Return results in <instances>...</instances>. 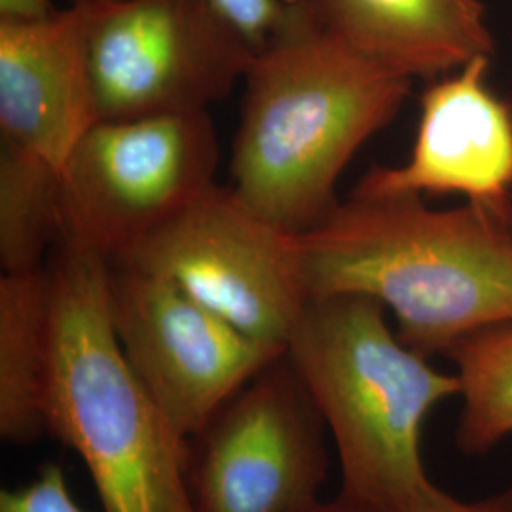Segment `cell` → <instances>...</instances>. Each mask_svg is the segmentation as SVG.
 <instances>
[{"label": "cell", "mask_w": 512, "mask_h": 512, "mask_svg": "<svg viewBox=\"0 0 512 512\" xmlns=\"http://www.w3.org/2000/svg\"><path fill=\"white\" fill-rule=\"evenodd\" d=\"M310 296L365 294L423 357L512 323V219L423 196H349L296 236Z\"/></svg>", "instance_id": "1"}, {"label": "cell", "mask_w": 512, "mask_h": 512, "mask_svg": "<svg viewBox=\"0 0 512 512\" xmlns=\"http://www.w3.org/2000/svg\"><path fill=\"white\" fill-rule=\"evenodd\" d=\"M287 4L243 78L230 173L260 215L302 234L338 203V177L395 120L412 80L353 54Z\"/></svg>", "instance_id": "2"}, {"label": "cell", "mask_w": 512, "mask_h": 512, "mask_svg": "<svg viewBox=\"0 0 512 512\" xmlns=\"http://www.w3.org/2000/svg\"><path fill=\"white\" fill-rule=\"evenodd\" d=\"M46 425L92 476L103 512H196L188 440L137 380L110 317V262L57 245Z\"/></svg>", "instance_id": "3"}, {"label": "cell", "mask_w": 512, "mask_h": 512, "mask_svg": "<svg viewBox=\"0 0 512 512\" xmlns=\"http://www.w3.org/2000/svg\"><path fill=\"white\" fill-rule=\"evenodd\" d=\"M365 294L310 296L285 353L336 444L340 494L403 512L433 482L421 458L427 416L459 397V380L408 348Z\"/></svg>", "instance_id": "4"}, {"label": "cell", "mask_w": 512, "mask_h": 512, "mask_svg": "<svg viewBox=\"0 0 512 512\" xmlns=\"http://www.w3.org/2000/svg\"><path fill=\"white\" fill-rule=\"evenodd\" d=\"M209 112L101 120L61 169V243L124 260L215 184Z\"/></svg>", "instance_id": "5"}, {"label": "cell", "mask_w": 512, "mask_h": 512, "mask_svg": "<svg viewBox=\"0 0 512 512\" xmlns=\"http://www.w3.org/2000/svg\"><path fill=\"white\" fill-rule=\"evenodd\" d=\"M298 234L215 183L124 260L264 344L285 349L310 300Z\"/></svg>", "instance_id": "6"}, {"label": "cell", "mask_w": 512, "mask_h": 512, "mask_svg": "<svg viewBox=\"0 0 512 512\" xmlns=\"http://www.w3.org/2000/svg\"><path fill=\"white\" fill-rule=\"evenodd\" d=\"M88 46L101 120L209 112L256 52L207 0H99Z\"/></svg>", "instance_id": "7"}, {"label": "cell", "mask_w": 512, "mask_h": 512, "mask_svg": "<svg viewBox=\"0 0 512 512\" xmlns=\"http://www.w3.org/2000/svg\"><path fill=\"white\" fill-rule=\"evenodd\" d=\"M327 423L283 351L194 437L196 512H302L329 476ZM190 446V444H188Z\"/></svg>", "instance_id": "8"}, {"label": "cell", "mask_w": 512, "mask_h": 512, "mask_svg": "<svg viewBox=\"0 0 512 512\" xmlns=\"http://www.w3.org/2000/svg\"><path fill=\"white\" fill-rule=\"evenodd\" d=\"M109 302L131 370L188 442L285 351L247 336L171 283L128 264H110Z\"/></svg>", "instance_id": "9"}, {"label": "cell", "mask_w": 512, "mask_h": 512, "mask_svg": "<svg viewBox=\"0 0 512 512\" xmlns=\"http://www.w3.org/2000/svg\"><path fill=\"white\" fill-rule=\"evenodd\" d=\"M492 57L435 78L421 95L408 162L368 169L351 196L461 194L512 219V107L488 86Z\"/></svg>", "instance_id": "10"}, {"label": "cell", "mask_w": 512, "mask_h": 512, "mask_svg": "<svg viewBox=\"0 0 512 512\" xmlns=\"http://www.w3.org/2000/svg\"><path fill=\"white\" fill-rule=\"evenodd\" d=\"M99 0H73L54 16L0 21V139L61 173L101 122L90 67V27Z\"/></svg>", "instance_id": "11"}, {"label": "cell", "mask_w": 512, "mask_h": 512, "mask_svg": "<svg viewBox=\"0 0 512 512\" xmlns=\"http://www.w3.org/2000/svg\"><path fill=\"white\" fill-rule=\"evenodd\" d=\"M319 31L401 78H440L492 57L482 0H291Z\"/></svg>", "instance_id": "12"}, {"label": "cell", "mask_w": 512, "mask_h": 512, "mask_svg": "<svg viewBox=\"0 0 512 512\" xmlns=\"http://www.w3.org/2000/svg\"><path fill=\"white\" fill-rule=\"evenodd\" d=\"M50 283L46 266L0 277V437L33 444L48 433Z\"/></svg>", "instance_id": "13"}, {"label": "cell", "mask_w": 512, "mask_h": 512, "mask_svg": "<svg viewBox=\"0 0 512 512\" xmlns=\"http://www.w3.org/2000/svg\"><path fill=\"white\" fill-rule=\"evenodd\" d=\"M61 173L16 148L0 147V268L2 274L44 268L61 243Z\"/></svg>", "instance_id": "14"}, {"label": "cell", "mask_w": 512, "mask_h": 512, "mask_svg": "<svg viewBox=\"0 0 512 512\" xmlns=\"http://www.w3.org/2000/svg\"><path fill=\"white\" fill-rule=\"evenodd\" d=\"M446 357L461 397L456 446L463 456H486L512 437V323L478 330Z\"/></svg>", "instance_id": "15"}, {"label": "cell", "mask_w": 512, "mask_h": 512, "mask_svg": "<svg viewBox=\"0 0 512 512\" xmlns=\"http://www.w3.org/2000/svg\"><path fill=\"white\" fill-rule=\"evenodd\" d=\"M0 512H90L74 499L59 463H44L25 486L0 492Z\"/></svg>", "instance_id": "16"}, {"label": "cell", "mask_w": 512, "mask_h": 512, "mask_svg": "<svg viewBox=\"0 0 512 512\" xmlns=\"http://www.w3.org/2000/svg\"><path fill=\"white\" fill-rule=\"evenodd\" d=\"M215 6L241 33L251 40L256 50L270 38L287 16V0H207Z\"/></svg>", "instance_id": "17"}, {"label": "cell", "mask_w": 512, "mask_h": 512, "mask_svg": "<svg viewBox=\"0 0 512 512\" xmlns=\"http://www.w3.org/2000/svg\"><path fill=\"white\" fill-rule=\"evenodd\" d=\"M403 512H512V488L473 501H463L446 494L437 484H431Z\"/></svg>", "instance_id": "18"}, {"label": "cell", "mask_w": 512, "mask_h": 512, "mask_svg": "<svg viewBox=\"0 0 512 512\" xmlns=\"http://www.w3.org/2000/svg\"><path fill=\"white\" fill-rule=\"evenodd\" d=\"M57 12L54 0H0L2 23H29L50 18Z\"/></svg>", "instance_id": "19"}, {"label": "cell", "mask_w": 512, "mask_h": 512, "mask_svg": "<svg viewBox=\"0 0 512 512\" xmlns=\"http://www.w3.org/2000/svg\"><path fill=\"white\" fill-rule=\"evenodd\" d=\"M302 512H387L384 509H378V507H372L368 503L363 501H355V499H349L346 495L338 494L336 499H332L329 503H323V501H317L315 505L308 507L306 511Z\"/></svg>", "instance_id": "20"}]
</instances>
